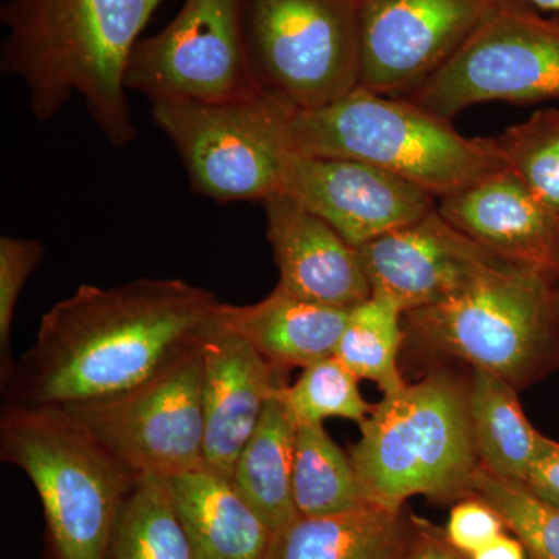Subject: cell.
<instances>
[{
    "instance_id": "6da1fadb",
    "label": "cell",
    "mask_w": 559,
    "mask_h": 559,
    "mask_svg": "<svg viewBox=\"0 0 559 559\" xmlns=\"http://www.w3.org/2000/svg\"><path fill=\"white\" fill-rule=\"evenodd\" d=\"M221 305L180 278L81 285L40 319L2 385L5 404L66 406L130 389L197 345Z\"/></svg>"
},
{
    "instance_id": "7a4b0ae2",
    "label": "cell",
    "mask_w": 559,
    "mask_h": 559,
    "mask_svg": "<svg viewBox=\"0 0 559 559\" xmlns=\"http://www.w3.org/2000/svg\"><path fill=\"white\" fill-rule=\"evenodd\" d=\"M162 2L5 0L0 70L22 81L36 121L55 119L79 95L110 145L124 148L138 135L128 62Z\"/></svg>"
},
{
    "instance_id": "3957f363",
    "label": "cell",
    "mask_w": 559,
    "mask_h": 559,
    "mask_svg": "<svg viewBox=\"0 0 559 559\" xmlns=\"http://www.w3.org/2000/svg\"><path fill=\"white\" fill-rule=\"evenodd\" d=\"M289 130L296 153L366 162L437 201L507 168L496 138H468L407 98L364 87L322 108L296 110Z\"/></svg>"
},
{
    "instance_id": "277c9868",
    "label": "cell",
    "mask_w": 559,
    "mask_h": 559,
    "mask_svg": "<svg viewBox=\"0 0 559 559\" xmlns=\"http://www.w3.org/2000/svg\"><path fill=\"white\" fill-rule=\"evenodd\" d=\"M554 272L499 260L448 299L404 314L406 342L518 390L559 367Z\"/></svg>"
},
{
    "instance_id": "5b68a950",
    "label": "cell",
    "mask_w": 559,
    "mask_h": 559,
    "mask_svg": "<svg viewBox=\"0 0 559 559\" xmlns=\"http://www.w3.org/2000/svg\"><path fill=\"white\" fill-rule=\"evenodd\" d=\"M349 450L356 476L373 503L401 510L407 499L469 498L480 468L468 406V381L436 369L382 396Z\"/></svg>"
},
{
    "instance_id": "8992f818",
    "label": "cell",
    "mask_w": 559,
    "mask_h": 559,
    "mask_svg": "<svg viewBox=\"0 0 559 559\" xmlns=\"http://www.w3.org/2000/svg\"><path fill=\"white\" fill-rule=\"evenodd\" d=\"M0 459L32 481L43 506V559H105L117 514L139 479L58 406L5 404Z\"/></svg>"
},
{
    "instance_id": "52a82bcc",
    "label": "cell",
    "mask_w": 559,
    "mask_h": 559,
    "mask_svg": "<svg viewBox=\"0 0 559 559\" xmlns=\"http://www.w3.org/2000/svg\"><path fill=\"white\" fill-rule=\"evenodd\" d=\"M240 24L261 94L311 110L359 87L358 0H240Z\"/></svg>"
},
{
    "instance_id": "ba28073f",
    "label": "cell",
    "mask_w": 559,
    "mask_h": 559,
    "mask_svg": "<svg viewBox=\"0 0 559 559\" xmlns=\"http://www.w3.org/2000/svg\"><path fill=\"white\" fill-rule=\"evenodd\" d=\"M294 112L264 94L221 105L151 102L154 123L178 151L191 191L218 204L278 193L294 153Z\"/></svg>"
},
{
    "instance_id": "9c48e42d",
    "label": "cell",
    "mask_w": 559,
    "mask_h": 559,
    "mask_svg": "<svg viewBox=\"0 0 559 559\" xmlns=\"http://www.w3.org/2000/svg\"><path fill=\"white\" fill-rule=\"evenodd\" d=\"M58 407L138 477L204 468L201 341L130 389Z\"/></svg>"
},
{
    "instance_id": "30bf717a",
    "label": "cell",
    "mask_w": 559,
    "mask_h": 559,
    "mask_svg": "<svg viewBox=\"0 0 559 559\" xmlns=\"http://www.w3.org/2000/svg\"><path fill=\"white\" fill-rule=\"evenodd\" d=\"M407 100L443 119L485 103L559 100V20L513 0Z\"/></svg>"
},
{
    "instance_id": "8fae6325",
    "label": "cell",
    "mask_w": 559,
    "mask_h": 559,
    "mask_svg": "<svg viewBox=\"0 0 559 559\" xmlns=\"http://www.w3.org/2000/svg\"><path fill=\"white\" fill-rule=\"evenodd\" d=\"M127 87L150 103L221 105L260 95L242 44L240 0H186L167 27L135 44Z\"/></svg>"
},
{
    "instance_id": "7c38bea8",
    "label": "cell",
    "mask_w": 559,
    "mask_h": 559,
    "mask_svg": "<svg viewBox=\"0 0 559 559\" xmlns=\"http://www.w3.org/2000/svg\"><path fill=\"white\" fill-rule=\"evenodd\" d=\"M513 0H358L359 87L404 97Z\"/></svg>"
},
{
    "instance_id": "4fadbf2b",
    "label": "cell",
    "mask_w": 559,
    "mask_h": 559,
    "mask_svg": "<svg viewBox=\"0 0 559 559\" xmlns=\"http://www.w3.org/2000/svg\"><path fill=\"white\" fill-rule=\"evenodd\" d=\"M282 193L330 224L353 248L409 226L439 201L414 183L366 164L294 151Z\"/></svg>"
},
{
    "instance_id": "5bb4252c",
    "label": "cell",
    "mask_w": 559,
    "mask_h": 559,
    "mask_svg": "<svg viewBox=\"0 0 559 559\" xmlns=\"http://www.w3.org/2000/svg\"><path fill=\"white\" fill-rule=\"evenodd\" d=\"M358 252L371 296L393 301L404 314L448 299L502 260L455 229L437 209Z\"/></svg>"
},
{
    "instance_id": "9a60e30c",
    "label": "cell",
    "mask_w": 559,
    "mask_h": 559,
    "mask_svg": "<svg viewBox=\"0 0 559 559\" xmlns=\"http://www.w3.org/2000/svg\"><path fill=\"white\" fill-rule=\"evenodd\" d=\"M201 355L204 466L230 477L282 374L218 316L201 337Z\"/></svg>"
},
{
    "instance_id": "2e32d148",
    "label": "cell",
    "mask_w": 559,
    "mask_h": 559,
    "mask_svg": "<svg viewBox=\"0 0 559 559\" xmlns=\"http://www.w3.org/2000/svg\"><path fill=\"white\" fill-rule=\"evenodd\" d=\"M277 288L330 307H356L371 289L358 249L286 193L263 201Z\"/></svg>"
},
{
    "instance_id": "e0dca14e",
    "label": "cell",
    "mask_w": 559,
    "mask_h": 559,
    "mask_svg": "<svg viewBox=\"0 0 559 559\" xmlns=\"http://www.w3.org/2000/svg\"><path fill=\"white\" fill-rule=\"evenodd\" d=\"M437 210L499 259L559 274V218L509 168L440 200Z\"/></svg>"
},
{
    "instance_id": "ac0fdd59",
    "label": "cell",
    "mask_w": 559,
    "mask_h": 559,
    "mask_svg": "<svg viewBox=\"0 0 559 559\" xmlns=\"http://www.w3.org/2000/svg\"><path fill=\"white\" fill-rule=\"evenodd\" d=\"M349 310L301 299L275 286L257 304L221 305L218 320L285 374L334 356Z\"/></svg>"
},
{
    "instance_id": "d6986e66",
    "label": "cell",
    "mask_w": 559,
    "mask_h": 559,
    "mask_svg": "<svg viewBox=\"0 0 559 559\" xmlns=\"http://www.w3.org/2000/svg\"><path fill=\"white\" fill-rule=\"evenodd\" d=\"M194 559H267L274 533L230 477L207 468L168 479Z\"/></svg>"
},
{
    "instance_id": "ffe728a7",
    "label": "cell",
    "mask_w": 559,
    "mask_h": 559,
    "mask_svg": "<svg viewBox=\"0 0 559 559\" xmlns=\"http://www.w3.org/2000/svg\"><path fill=\"white\" fill-rule=\"evenodd\" d=\"M417 524L380 503L323 518H299L272 540L267 559H404Z\"/></svg>"
},
{
    "instance_id": "44dd1931",
    "label": "cell",
    "mask_w": 559,
    "mask_h": 559,
    "mask_svg": "<svg viewBox=\"0 0 559 559\" xmlns=\"http://www.w3.org/2000/svg\"><path fill=\"white\" fill-rule=\"evenodd\" d=\"M296 432L297 423L274 390L231 469L230 480L274 535L300 518L293 492Z\"/></svg>"
},
{
    "instance_id": "7402d4cb",
    "label": "cell",
    "mask_w": 559,
    "mask_h": 559,
    "mask_svg": "<svg viewBox=\"0 0 559 559\" xmlns=\"http://www.w3.org/2000/svg\"><path fill=\"white\" fill-rule=\"evenodd\" d=\"M471 370L469 417L480 466L524 484L544 436L525 417L520 390L489 371Z\"/></svg>"
},
{
    "instance_id": "603a6c76",
    "label": "cell",
    "mask_w": 559,
    "mask_h": 559,
    "mask_svg": "<svg viewBox=\"0 0 559 559\" xmlns=\"http://www.w3.org/2000/svg\"><path fill=\"white\" fill-rule=\"evenodd\" d=\"M293 492L300 518H323L369 506L349 455L323 425L297 426Z\"/></svg>"
},
{
    "instance_id": "cb8c5ba5",
    "label": "cell",
    "mask_w": 559,
    "mask_h": 559,
    "mask_svg": "<svg viewBox=\"0 0 559 559\" xmlns=\"http://www.w3.org/2000/svg\"><path fill=\"white\" fill-rule=\"evenodd\" d=\"M105 559H194L167 480H135L117 514Z\"/></svg>"
},
{
    "instance_id": "d4e9b609",
    "label": "cell",
    "mask_w": 559,
    "mask_h": 559,
    "mask_svg": "<svg viewBox=\"0 0 559 559\" xmlns=\"http://www.w3.org/2000/svg\"><path fill=\"white\" fill-rule=\"evenodd\" d=\"M404 342V311L393 301L370 296L349 310L334 356L358 380L373 381L382 395H393L407 385L399 366Z\"/></svg>"
},
{
    "instance_id": "484cf974",
    "label": "cell",
    "mask_w": 559,
    "mask_h": 559,
    "mask_svg": "<svg viewBox=\"0 0 559 559\" xmlns=\"http://www.w3.org/2000/svg\"><path fill=\"white\" fill-rule=\"evenodd\" d=\"M358 378L336 356L320 359L301 369L294 384L275 389L290 417L299 425H323L326 418L366 421L373 404L360 393Z\"/></svg>"
},
{
    "instance_id": "4316f807",
    "label": "cell",
    "mask_w": 559,
    "mask_h": 559,
    "mask_svg": "<svg viewBox=\"0 0 559 559\" xmlns=\"http://www.w3.org/2000/svg\"><path fill=\"white\" fill-rule=\"evenodd\" d=\"M507 168L559 218V109H543L496 138Z\"/></svg>"
},
{
    "instance_id": "83f0119b",
    "label": "cell",
    "mask_w": 559,
    "mask_h": 559,
    "mask_svg": "<svg viewBox=\"0 0 559 559\" xmlns=\"http://www.w3.org/2000/svg\"><path fill=\"white\" fill-rule=\"evenodd\" d=\"M471 496L489 503L532 559H559V507L540 499L521 481L485 468L474 476Z\"/></svg>"
},
{
    "instance_id": "f1b7e54d",
    "label": "cell",
    "mask_w": 559,
    "mask_h": 559,
    "mask_svg": "<svg viewBox=\"0 0 559 559\" xmlns=\"http://www.w3.org/2000/svg\"><path fill=\"white\" fill-rule=\"evenodd\" d=\"M43 242L35 238H0V384H7L16 360L11 353V329L22 289L43 260Z\"/></svg>"
},
{
    "instance_id": "f546056e",
    "label": "cell",
    "mask_w": 559,
    "mask_h": 559,
    "mask_svg": "<svg viewBox=\"0 0 559 559\" xmlns=\"http://www.w3.org/2000/svg\"><path fill=\"white\" fill-rule=\"evenodd\" d=\"M506 522L498 511L476 496L460 499L450 513L444 538L452 549L471 557L506 533Z\"/></svg>"
},
{
    "instance_id": "4dcf8cb0",
    "label": "cell",
    "mask_w": 559,
    "mask_h": 559,
    "mask_svg": "<svg viewBox=\"0 0 559 559\" xmlns=\"http://www.w3.org/2000/svg\"><path fill=\"white\" fill-rule=\"evenodd\" d=\"M524 485L540 499L559 507V441L543 437Z\"/></svg>"
},
{
    "instance_id": "1f68e13d",
    "label": "cell",
    "mask_w": 559,
    "mask_h": 559,
    "mask_svg": "<svg viewBox=\"0 0 559 559\" xmlns=\"http://www.w3.org/2000/svg\"><path fill=\"white\" fill-rule=\"evenodd\" d=\"M457 550L452 549L447 538H440L430 530H417L409 554L404 559H463Z\"/></svg>"
},
{
    "instance_id": "d6a6232c",
    "label": "cell",
    "mask_w": 559,
    "mask_h": 559,
    "mask_svg": "<svg viewBox=\"0 0 559 559\" xmlns=\"http://www.w3.org/2000/svg\"><path fill=\"white\" fill-rule=\"evenodd\" d=\"M527 550L516 536L500 535L469 559H527Z\"/></svg>"
},
{
    "instance_id": "836d02e7",
    "label": "cell",
    "mask_w": 559,
    "mask_h": 559,
    "mask_svg": "<svg viewBox=\"0 0 559 559\" xmlns=\"http://www.w3.org/2000/svg\"><path fill=\"white\" fill-rule=\"evenodd\" d=\"M530 7L559 20V0H525Z\"/></svg>"
},
{
    "instance_id": "e575fe53",
    "label": "cell",
    "mask_w": 559,
    "mask_h": 559,
    "mask_svg": "<svg viewBox=\"0 0 559 559\" xmlns=\"http://www.w3.org/2000/svg\"><path fill=\"white\" fill-rule=\"evenodd\" d=\"M555 318H557L559 334V274H557V277H555Z\"/></svg>"
}]
</instances>
